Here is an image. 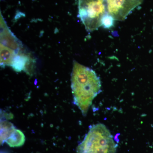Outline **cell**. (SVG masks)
Returning a JSON list of instances; mask_svg holds the SVG:
<instances>
[{"label": "cell", "mask_w": 153, "mask_h": 153, "mask_svg": "<svg viewBox=\"0 0 153 153\" xmlns=\"http://www.w3.org/2000/svg\"><path fill=\"white\" fill-rule=\"evenodd\" d=\"M71 81L74 103L85 116L93 100L101 92L100 78L92 69L74 60Z\"/></svg>", "instance_id": "cell-1"}, {"label": "cell", "mask_w": 153, "mask_h": 153, "mask_svg": "<svg viewBox=\"0 0 153 153\" xmlns=\"http://www.w3.org/2000/svg\"><path fill=\"white\" fill-rule=\"evenodd\" d=\"M117 146L106 126L98 123L90 127L76 153H115Z\"/></svg>", "instance_id": "cell-2"}, {"label": "cell", "mask_w": 153, "mask_h": 153, "mask_svg": "<svg viewBox=\"0 0 153 153\" xmlns=\"http://www.w3.org/2000/svg\"><path fill=\"white\" fill-rule=\"evenodd\" d=\"M80 20L88 32H93L102 26V18L106 13L105 0H78Z\"/></svg>", "instance_id": "cell-3"}, {"label": "cell", "mask_w": 153, "mask_h": 153, "mask_svg": "<svg viewBox=\"0 0 153 153\" xmlns=\"http://www.w3.org/2000/svg\"><path fill=\"white\" fill-rule=\"evenodd\" d=\"M143 0H105L107 13L116 21H123Z\"/></svg>", "instance_id": "cell-4"}, {"label": "cell", "mask_w": 153, "mask_h": 153, "mask_svg": "<svg viewBox=\"0 0 153 153\" xmlns=\"http://www.w3.org/2000/svg\"><path fill=\"white\" fill-rule=\"evenodd\" d=\"M1 44L13 49L17 53L24 51L22 42L11 32L1 14Z\"/></svg>", "instance_id": "cell-5"}, {"label": "cell", "mask_w": 153, "mask_h": 153, "mask_svg": "<svg viewBox=\"0 0 153 153\" xmlns=\"http://www.w3.org/2000/svg\"><path fill=\"white\" fill-rule=\"evenodd\" d=\"M1 66L4 68L11 66L18 53L16 51L1 44Z\"/></svg>", "instance_id": "cell-6"}, {"label": "cell", "mask_w": 153, "mask_h": 153, "mask_svg": "<svg viewBox=\"0 0 153 153\" xmlns=\"http://www.w3.org/2000/svg\"><path fill=\"white\" fill-rule=\"evenodd\" d=\"M25 140L26 138L24 133L20 130L16 129L5 142L11 147H19L25 144Z\"/></svg>", "instance_id": "cell-7"}, {"label": "cell", "mask_w": 153, "mask_h": 153, "mask_svg": "<svg viewBox=\"0 0 153 153\" xmlns=\"http://www.w3.org/2000/svg\"><path fill=\"white\" fill-rule=\"evenodd\" d=\"M16 128L13 125L7 121L1 122V144L5 142L6 140L15 130Z\"/></svg>", "instance_id": "cell-8"}, {"label": "cell", "mask_w": 153, "mask_h": 153, "mask_svg": "<svg viewBox=\"0 0 153 153\" xmlns=\"http://www.w3.org/2000/svg\"><path fill=\"white\" fill-rule=\"evenodd\" d=\"M114 19L107 13L102 18V26L105 29H109L114 26Z\"/></svg>", "instance_id": "cell-9"}]
</instances>
